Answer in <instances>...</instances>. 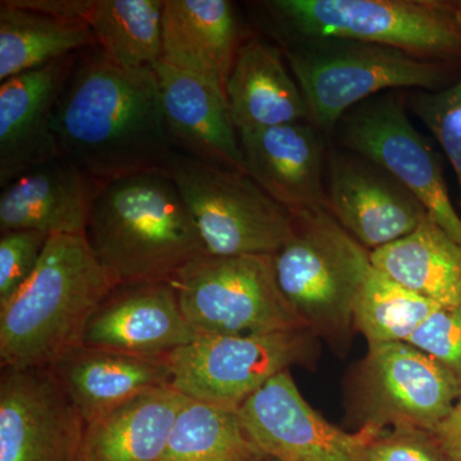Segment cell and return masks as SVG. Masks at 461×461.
Instances as JSON below:
<instances>
[{
	"label": "cell",
	"instance_id": "8fae6325",
	"mask_svg": "<svg viewBox=\"0 0 461 461\" xmlns=\"http://www.w3.org/2000/svg\"><path fill=\"white\" fill-rule=\"evenodd\" d=\"M336 127L345 150L391 173L461 245V217L448 195L441 160L411 123L397 94L391 91L366 99L350 109Z\"/></svg>",
	"mask_w": 461,
	"mask_h": 461
},
{
	"label": "cell",
	"instance_id": "d6986e66",
	"mask_svg": "<svg viewBox=\"0 0 461 461\" xmlns=\"http://www.w3.org/2000/svg\"><path fill=\"white\" fill-rule=\"evenodd\" d=\"M102 184L63 156L33 167L2 187L0 232L85 236Z\"/></svg>",
	"mask_w": 461,
	"mask_h": 461
},
{
	"label": "cell",
	"instance_id": "4fadbf2b",
	"mask_svg": "<svg viewBox=\"0 0 461 461\" xmlns=\"http://www.w3.org/2000/svg\"><path fill=\"white\" fill-rule=\"evenodd\" d=\"M85 424L50 368L2 369L0 461H78Z\"/></svg>",
	"mask_w": 461,
	"mask_h": 461
},
{
	"label": "cell",
	"instance_id": "e0dca14e",
	"mask_svg": "<svg viewBox=\"0 0 461 461\" xmlns=\"http://www.w3.org/2000/svg\"><path fill=\"white\" fill-rule=\"evenodd\" d=\"M248 175L291 213L326 209L324 149L311 121L239 132Z\"/></svg>",
	"mask_w": 461,
	"mask_h": 461
},
{
	"label": "cell",
	"instance_id": "d6a6232c",
	"mask_svg": "<svg viewBox=\"0 0 461 461\" xmlns=\"http://www.w3.org/2000/svg\"><path fill=\"white\" fill-rule=\"evenodd\" d=\"M14 7L38 12L57 18L84 20L89 14L93 0H7Z\"/></svg>",
	"mask_w": 461,
	"mask_h": 461
},
{
	"label": "cell",
	"instance_id": "d4e9b609",
	"mask_svg": "<svg viewBox=\"0 0 461 461\" xmlns=\"http://www.w3.org/2000/svg\"><path fill=\"white\" fill-rule=\"evenodd\" d=\"M86 21L57 18L0 3V84L95 47Z\"/></svg>",
	"mask_w": 461,
	"mask_h": 461
},
{
	"label": "cell",
	"instance_id": "cb8c5ba5",
	"mask_svg": "<svg viewBox=\"0 0 461 461\" xmlns=\"http://www.w3.org/2000/svg\"><path fill=\"white\" fill-rule=\"evenodd\" d=\"M371 262L442 308L461 304V245L429 214L409 235L371 251Z\"/></svg>",
	"mask_w": 461,
	"mask_h": 461
},
{
	"label": "cell",
	"instance_id": "484cf974",
	"mask_svg": "<svg viewBox=\"0 0 461 461\" xmlns=\"http://www.w3.org/2000/svg\"><path fill=\"white\" fill-rule=\"evenodd\" d=\"M163 8V0H93L85 21L115 65L153 68L162 60Z\"/></svg>",
	"mask_w": 461,
	"mask_h": 461
},
{
	"label": "cell",
	"instance_id": "6da1fadb",
	"mask_svg": "<svg viewBox=\"0 0 461 461\" xmlns=\"http://www.w3.org/2000/svg\"><path fill=\"white\" fill-rule=\"evenodd\" d=\"M54 132L62 156L99 182L165 168L176 151L156 71L115 65L98 45L77 54Z\"/></svg>",
	"mask_w": 461,
	"mask_h": 461
},
{
	"label": "cell",
	"instance_id": "4dcf8cb0",
	"mask_svg": "<svg viewBox=\"0 0 461 461\" xmlns=\"http://www.w3.org/2000/svg\"><path fill=\"white\" fill-rule=\"evenodd\" d=\"M408 342L444 366L461 384V304L437 309Z\"/></svg>",
	"mask_w": 461,
	"mask_h": 461
},
{
	"label": "cell",
	"instance_id": "83f0119b",
	"mask_svg": "<svg viewBox=\"0 0 461 461\" xmlns=\"http://www.w3.org/2000/svg\"><path fill=\"white\" fill-rule=\"evenodd\" d=\"M442 306L412 293L372 266L353 311V327L368 345L408 342L418 327Z\"/></svg>",
	"mask_w": 461,
	"mask_h": 461
},
{
	"label": "cell",
	"instance_id": "2e32d148",
	"mask_svg": "<svg viewBox=\"0 0 461 461\" xmlns=\"http://www.w3.org/2000/svg\"><path fill=\"white\" fill-rule=\"evenodd\" d=\"M77 54L0 84V187L62 157L54 118Z\"/></svg>",
	"mask_w": 461,
	"mask_h": 461
},
{
	"label": "cell",
	"instance_id": "8992f818",
	"mask_svg": "<svg viewBox=\"0 0 461 461\" xmlns=\"http://www.w3.org/2000/svg\"><path fill=\"white\" fill-rule=\"evenodd\" d=\"M294 232L273 256L285 299L315 336L341 338L353 311L371 251L339 226L327 209L294 212Z\"/></svg>",
	"mask_w": 461,
	"mask_h": 461
},
{
	"label": "cell",
	"instance_id": "603a6c76",
	"mask_svg": "<svg viewBox=\"0 0 461 461\" xmlns=\"http://www.w3.org/2000/svg\"><path fill=\"white\" fill-rule=\"evenodd\" d=\"M187 400L168 384L87 421L78 461H159Z\"/></svg>",
	"mask_w": 461,
	"mask_h": 461
},
{
	"label": "cell",
	"instance_id": "7a4b0ae2",
	"mask_svg": "<svg viewBox=\"0 0 461 461\" xmlns=\"http://www.w3.org/2000/svg\"><path fill=\"white\" fill-rule=\"evenodd\" d=\"M85 239L115 286L169 281L206 254L195 221L166 168L103 182Z\"/></svg>",
	"mask_w": 461,
	"mask_h": 461
},
{
	"label": "cell",
	"instance_id": "5b68a950",
	"mask_svg": "<svg viewBox=\"0 0 461 461\" xmlns=\"http://www.w3.org/2000/svg\"><path fill=\"white\" fill-rule=\"evenodd\" d=\"M321 132L336 129L350 109L395 89L441 90L444 63L420 59L384 45L312 38L280 45Z\"/></svg>",
	"mask_w": 461,
	"mask_h": 461
},
{
	"label": "cell",
	"instance_id": "7c38bea8",
	"mask_svg": "<svg viewBox=\"0 0 461 461\" xmlns=\"http://www.w3.org/2000/svg\"><path fill=\"white\" fill-rule=\"evenodd\" d=\"M238 411L258 447L278 461H366L368 446L381 433L330 424L303 397L290 371L267 382Z\"/></svg>",
	"mask_w": 461,
	"mask_h": 461
},
{
	"label": "cell",
	"instance_id": "f1b7e54d",
	"mask_svg": "<svg viewBox=\"0 0 461 461\" xmlns=\"http://www.w3.org/2000/svg\"><path fill=\"white\" fill-rule=\"evenodd\" d=\"M411 111L444 149L460 187L461 205V78L453 86L412 94Z\"/></svg>",
	"mask_w": 461,
	"mask_h": 461
},
{
	"label": "cell",
	"instance_id": "836d02e7",
	"mask_svg": "<svg viewBox=\"0 0 461 461\" xmlns=\"http://www.w3.org/2000/svg\"><path fill=\"white\" fill-rule=\"evenodd\" d=\"M451 461H461V391L450 417L436 432Z\"/></svg>",
	"mask_w": 461,
	"mask_h": 461
},
{
	"label": "cell",
	"instance_id": "4316f807",
	"mask_svg": "<svg viewBox=\"0 0 461 461\" xmlns=\"http://www.w3.org/2000/svg\"><path fill=\"white\" fill-rule=\"evenodd\" d=\"M239 411L189 399L182 406L159 461H263Z\"/></svg>",
	"mask_w": 461,
	"mask_h": 461
},
{
	"label": "cell",
	"instance_id": "1f68e13d",
	"mask_svg": "<svg viewBox=\"0 0 461 461\" xmlns=\"http://www.w3.org/2000/svg\"><path fill=\"white\" fill-rule=\"evenodd\" d=\"M366 461H451L435 432L395 427L379 433L368 446Z\"/></svg>",
	"mask_w": 461,
	"mask_h": 461
},
{
	"label": "cell",
	"instance_id": "5bb4252c",
	"mask_svg": "<svg viewBox=\"0 0 461 461\" xmlns=\"http://www.w3.org/2000/svg\"><path fill=\"white\" fill-rule=\"evenodd\" d=\"M326 209L369 251L409 235L429 215L391 173L351 151L333 150Z\"/></svg>",
	"mask_w": 461,
	"mask_h": 461
},
{
	"label": "cell",
	"instance_id": "30bf717a",
	"mask_svg": "<svg viewBox=\"0 0 461 461\" xmlns=\"http://www.w3.org/2000/svg\"><path fill=\"white\" fill-rule=\"evenodd\" d=\"M460 382L409 342L369 345L354 379V405L362 427H414L437 432L459 399Z\"/></svg>",
	"mask_w": 461,
	"mask_h": 461
},
{
	"label": "cell",
	"instance_id": "f546056e",
	"mask_svg": "<svg viewBox=\"0 0 461 461\" xmlns=\"http://www.w3.org/2000/svg\"><path fill=\"white\" fill-rule=\"evenodd\" d=\"M50 236L33 230L2 232L0 305L8 302L35 271Z\"/></svg>",
	"mask_w": 461,
	"mask_h": 461
},
{
	"label": "cell",
	"instance_id": "e575fe53",
	"mask_svg": "<svg viewBox=\"0 0 461 461\" xmlns=\"http://www.w3.org/2000/svg\"><path fill=\"white\" fill-rule=\"evenodd\" d=\"M263 461H278V460L273 459V457L268 456V457H266V459H264Z\"/></svg>",
	"mask_w": 461,
	"mask_h": 461
},
{
	"label": "cell",
	"instance_id": "9c48e42d",
	"mask_svg": "<svg viewBox=\"0 0 461 461\" xmlns=\"http://www.w3.org/2000/svg\"><path fill=\"white\" fill-rule=\"evenodd\" d=\"M311 330L244 336H198L167 357L171 384L189 399L238 411L267 382L291 366H313Z\"/></svg>",
	"mask_w": 461,
	"mask_h": 461
},
{
	"label": "cell",
	"instance_id": "7402d4cb",
	"mask_svg": "<svg viewBox=\"0 0 461 461\" xmlns=\"http://www.w3.org/2000/svg\"><path fill=\"white\" fill-rule=\"evenodd\" d=\"M284 58L280 47L259 36L242 41L226 86L238 133L311 121L304 95Z\"/></svg>",
	"mask_w": 461,
	"mask_h": 461
},
{
	"label": "cell",
	"instance_id": "9a60e30c",
	"mask_svg": "<svg viewBox=\"0 0 461 461\" xmlns=\"http://www.w3.org/2000/svg\"><path fill=\"white\" fill-rule=\"evenodd\" d=\"M196 338L169 281L140 282L113 288L91 318L84 346L167 357Z\"/></svg>",
	"mask_w": 461,
	"mask_h": 461
},
{
	"label": "cell",
	"instance_id": "277c9868",
	"mask_svg": "<svg viewBox=\"0 0 461 461\" xmlns=\"http://www.w3.org/2000/svg\"><path fill=\"white\" fill-rule=\"evenodd\" d=\"M259 8L280 45L339 38L395 48L430 62L461 59V2L269 0Z\"/></svg>",
	"mask_w": 461,
	"mask_h": 461
},
{
	"label": "cell",
	"instance_id": "3957f363",
	"mask_svg": "<svg viewBox=\"0 0 461 461\" xmlns=\"http://www.w3.org/2000/svg\"><path fill=\"white\" fill-rule=\"evenodd\" d=\"M114 287L85 236L50 235L29 280L0 305L2 369L51 368L83 348Z\"/></svg>",
	"mask_w": 461,
	"mask_h": 461
},
{
	"label": "cell",
	"instance_id": "ba28073f",
	"mask_svg": "<svg viewBox=\"0 0 461 461\" xmlns=\"http://www.w3.org/2000/svg\"><path fill=\"white\" fill-rule=\"evenodd\" d=\"M169 284L198 336H244L306 329L285 299L273 256L196 258Z\"/></svg>",
	"mask_w": 461,
	"mask_h": 461
},
{
	"label": "cell",
	"instance_id": "ffe728a7",
	"mask_svg": "<svg viewBox=\"0 0 461 461\" xmlns=\"http://www.w3.org/2000/svg\"><path fill=\"white\" fill-rule=\"evenodd\" d=\"M235 5L229 0H166L162 62L213 84L226 94L241 47Z\"/></svg>",
	"mask_w": 461,
	"mask_h": 461
},
{
	"label": "cell",
	"instance_id": "44dd1931",
	"mask_svg": "<svg viewBox=\"0 0 461 461\" xmlns=\"http://www.w3.org/2000/svg\"><path fill=\"white\" fill-rule=\"evenodd\" d=\"M50 369L85 423L149 390L168 386L172 381L167 357H139L89 346L72 351Z\"/></svg>",
	"mask_w": 461,
	"mask_h": 461
},
{
	"label": "cell",
	"instance_id": "52a82bcc",
	"mask_svg": "<svg viewBox=\"0 0 461 461\" xmlns=\"http://www.w3.org/2000/svg\"><path fill=\"white\" fill-rule=\"evenodd\" d=\"M214 257L275 256L294 232V215L248 173L175 151L165 167Z\"/></svg>",
	"mask_w": 461,
	"mask_h": 461
},
{
	"label": "cell",
	"instance_id": "ac0fdd59",
	"mask_svg": "<svg viewBox=\"0 0 461 461\" xmlns=\"http://www.w3.org/2000/svg\"><path fill=\"white\" fill-rule=\"evenodd\" d=\"M153 69L159 81L167 132L175 150L209 165L248 173L226 94L162 60Z\"/></svg>",
	"mask_w": 461,
	"mask_h": 461
}]
</instances>
